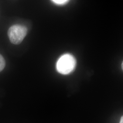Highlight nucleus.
Segmentation results:
<instances>
[{"instance_id": "1", "label": "nucleus", "mask_w": 123, "mask_h": 123, "mask_svg": "<svg viewBox=\"0 0 123 123\" xmlns=\"http://www.w3.org/2000/svg\"><path fill=\"white\" fill-rule=\"evenodd\" d=\"M76 60L70 54H65L59 58L56 63V69L60 74H69L74 70Z\"/></svg>"}, {"instance_id": "5", "label": "nucleus", "mask_w": 123, "mask_h": 123, "mask_svg": "<svg viewBox=\"0 0 123 123\" xmlns=\"http://www.w3.org/2000/svg\"><path fill=\"white\" fill-rule=\"evenodd\" d=\"M119 123H123V116L121 117V119H120V122Z\"/></svg>"}, {"instance_id": "4", "label": "nucleus", "mask_w": 123, "mask_h": 123, "mask_svg": "<svg viewBox=\"0 0 123 123\" xmlns=\"http://www.w3.org/2000/svg\"><path fill=\"white\" fill-rule=\"evenodd\" d=\"M53 1L57 4H63L67 3L68 0H52Z\"/></svg>"}, {"instance_id": "2", "label": "nucleus", "mask_w": 123, "mask_h": 123, "mask_svg": "<svg viewBox=\"0 0 123 123\" xmlns=\"http://www.w3.org/2000/svg\"><path fill=\"white\" fill-rule=\"evenodd\" d=\"M27 29L26 26L14 25L11 26L8 31V36L11 43L15 45L20 44L26 36Z\"/></svg>"}, {"instance_id": "3", "label": "nucleus", "mask_w": 123, "mask_h": 123, "mask_svg": "<svg viewBox=\"0 0 123 123\" xmlns=\"http://www.w3.org/2000/svg\"><path fill=\"white\" fill-rule=\"evenodd\" d=\"M6 65V62L3 56L0 54V72L3 70Z\"/></svg>"}]
</instances>
